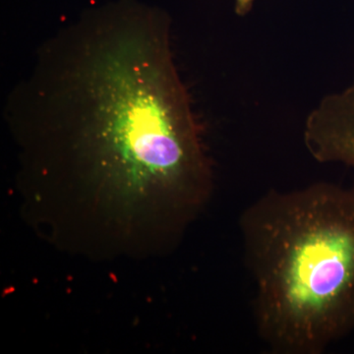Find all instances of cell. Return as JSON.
<instances>
[{"instance_id": "obj_1", "label": "cell", "mask_w": 354, "mask_h": 354, "mask_svg": "<svg viewBox=\"0 0 354 354\" xmlns=\"http://www.w3.org/2000/svg\"><path fill=\"white\" fill-rule=\"evenodd\" d=\"M12 113L65 135L100 183L153 196L183 225L207 201L212 169L165 23H102L48 44Z\"/></svg>"}, {"instance_id": "obj_2", "label": "cell", "mask_w": 354, "mask_h": 354, "mask_svg": "<svg viewBox=\"0 0 354 354\" xmlns=\"http://www.w3.org/2000/svg\"><path fill=\"white\" fill-rule=\"evenodd\" d=\"M258 335L274 354H322L354 332V188L272 190L241 216Z\"/></svg>"}, {"instance_id": "obj_3", "label": "cell", "mask_w": 354, "mask_h": 354, "mask_svg": "<svg viewBox=\"0 0 354 354\" xmlns=\"http://www.w3.org/2000/svg\"><path fill=\"white\" fill-rule=\"evenodd\" d=\"M304 139L319 162L354 169V75L346 88L323 97L307 122Z\"/></svg>"}, {"instance_id": "obj_4", "label": "cell", "mask_w": 354, "mask_h": 354, "mask_svg": "<svg viewBox=\"0 0 354 354\" xmlns=\"http://www.w3.org/2000/svg\"><path fill=\"white\" fill-rule=\"evenodd\" d=\"M255 0H235V12L239 16H245L250 12Z\"/></svg>"}]
</instances>
